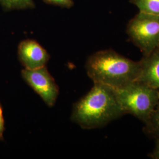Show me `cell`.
<instances>
[{
  "label": "cell",
  "mask_w": 159,
  "mask_h": 159,
  "mask_svg": "<svg viewBox=\"0 0 159 159\" xmlns=\"http://www.w3.org/2000/svg\"><path fill=\"white\" fill-rule=\"evenodd\" d=\"M159 48V47H158V48Z\"/></svg>",
  "instance_id": "cell-14"
},
{
  "label": "cell",
  "mask_w": 159,
  "mask_h": 159,
  "mask_svg": "<svg viewBox=\"0 0 159 159\" xmlns=\"http://www.w3.org/2000/svg\"><path fill=\"white\" fill-rule=\"evenodd\" d=\"M125 114H131L145 123L159 102V90L135 81L115 89Z\"/></svg>",
  "instance_id": "cell-3"
},
{
  "label": "cell",
  "mask_w": 159,
  "mask_h": 159,
  "mask_svg": "<svg viewBox=\"0 0 159 159\" xmlns=\"http://www.w3.org/2000/svg\"><path fill=\"white\" fill-rule=\"evenodd\" d=\"M87 73L94 83L115 89L137 81L141 73L140 61H134L111 49L97 51L88 58Z\"/></svg>",
  "instance_id": "cell-2"
},
{
  "label": "cell",
  "mask_w": 159,
  "mask_h": 159,
  "mask_svg": "<svg viewBox=\"0 0 159 159\" xmlns=\"http://www.w3.org/2000/svg\"><path fill=\"white\" fill-rule=\"evenodd\" d=\"M0 5L6 11L33 9L35 7L33 0H0Z\"/></svg>",
  "instance_id": "cell-8"
},
{
  "label": "cell",
  "mask_w": 159,
  "mask_h": 159,
  "mask_svg": "<svg viewBox=\"0 0 159 159\" xmlns=\"http://www.w3.org/2000/svg\"><path fill=\"white\" fill-rule=\"evenodd\" d=\"M151 158L154 159H159V138L157 139L155 148L153 152L150 154Z\"/></svg>",
  "instance_id": "cell-13"
},
{
  "label": "cell",
  "mask_w": 159,
  "mask_h": 159,
  "mask_svg": "<svg viewBox=\"0 0 159 159\" xmlns=\"http://www.w3.org/2000/svg\"><path fill=\"white\" fill-rule=\"evenodd\" d=\"M21 76L48 106L52 107L55 104L59 89L46 66L34 70L24 68L21 71Z\"/></svg>",
  "instance_id": "cell-5"
},
{
  "label": "cell",
  "mask_w": 159,
  "mask_h": 159,
  "mask_svg": "<svg viewBox=\"0 0 159 159\" xmlns=\"http://www.w3.org/2000/svg\"><path fill=\"white\" fill-rule=\"evenodd\" d=\"M4 131V120L3 117L2 110L0 106V139L3 137V133Z\"/></svg>",
  "instance_id": "cell-12"
},
{
  "label": "cell",
  "mask_w": 159,
  "mask_h": 159,
  "mask_svg": "<svg viewBox=\"0 0 159 159\" xmlns=\"http://www.w3.org/2000/svg\"><path fill=\"white\" fill-rule=\"evenodd\" d=\"M131 41L144 56H148L159 47V16L140 12L127 26Z\"/></svg>",
  "instance_id": "cell-4"
},
{
  "label": "cell",
  "mask_w": 159,
  "mask_h": 159,
  "mask_svg": "<svg viewBox=\"0 0 159 159\" xmlns=\"http://www.w3.org/2000/svg\"><path fill=\"white\" fill-rule=\"evenodd\" d=\"M142 69L137 81L159 90V49L140 60Z\"/></svg>",
  "instance_id": "cell-7"
},
{
  "label": "cell",
  "mask_w": 159,
  "mask_h": 159,
  "mask_svg": "<svg viewBox=\"0 0 159 159\" xmlns=\"http://www.w3.org/2000/svg\"><path fill=\"white\" fill-rule=\"evenodd\" d=\"M18 56L26 69L34 70L46 66L50 56L35 40L27 39L21 41L18 46Z\"/></svg>",
  "instance_id": "cell-6"
},
{
  "label": "cell",
  "mask_w": 159,
  "mask_h": 159,
  "mask_svg": "<svg viewBox=\"0 0 159 159\" xmlns=\"http://www.w3.org/2000/svg\"><path fill=\"white\" fill-rule=\"evenodd\" d=\"M124 114L115 89L94 83L90 91L74 104L71 120L84 129H94Z\"/></svg>",
  "instance_id": "cell-1"
},
{
  "label": "cell",
  "mask_w": 159,
  "mask_h": 159,
  "mask_svg": "<svg viewBox=\"0 0 159 159\" xmlns=\"http://www.w3.org/2000/svg\"><path fill=\"white\" fill-rule=\"evenodd\" d=\"M47 4L58 6L61 8H70L74 6L73 0H43Z\"/></svg>",
  "instance_id": "cell-11"
},
{
  "label": "cell",
  "mask_w": 159,
  "mask_h": 159,
  "mask_svg": "<svg viewBox=\"0 0 159 159\" xmlns=\"http://www.w3.org/2000/svg\"><path fill=\"white\" fill-rule=\"evenodd\" d=\"M144 123L146 131L157 139L159 138V102Z\"/></svg>",
  "instance_id": "cell-10"
},
{
  "label": "cell",
  "mask_w": 159,
  "mask_h": 159,
  "mask_svg": "<svg viewBox=\"0 0 159 159\" xmlns=\"http://www.w3.org/2000/svg\"><path fill=\"white\" fill-rule=\"evenodd\" d=\"M139 11L159 16V0H130Z\"/></svg>",
  "instance_id": "cell-9"
}]
</instances>
